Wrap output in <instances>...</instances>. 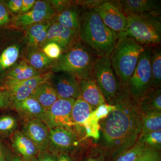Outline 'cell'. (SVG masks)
I'll list each match as a JSON object with an SVG mask.
<instances>
[{"label":"cell","mask_w":161,"mask_h":161,"mask_svg":"<svg viewBox=\"0 0 161 161\" xmlns=\"http://www.w3.org/2000/svg\"><path fill=\"white\" fill-rule=\"evenodd\" d=\"M107 117L99 121V137L95 141L108 161L133 147L142 131L139 102L127 92Z\"/></svg>","instance_id":"cell-1"},{"label":"cell","mask_w":161,"mask_h":161,"mask_svg":"<svg viewBox=\"0 0 161 161\" xmlns=\"http://www.w3.org/2000/svg\"><path fill=\"white\" fill-rule=\"evenodd\" d=\"M80 41L98 57L109 58L119 35L106 26L93 9L82 10L80 15Z\"/></svg>","instance_id":"cell-2"},{"label":"cell","mask_w":161,"mask_h":161,"mask_svg":"<svg viewBox=\"0 0 161 161\" xmlns=\"http://www.w3.org/2000/svg\"><path fill=\"white\" fill-rule=\"evenodd\" d=\"M145 47L130 37L119 36L110 56L115 75L126 92L129 80L134 71Z\"/></svg>","instance_id":"cell-3"},{"label":"cell","mask_w":161,"mask_h":161,"mask_svg":"<svg viewBox=\"0 0 161 161\" xmlns=\"http://www.w3.org/2000/svg\"><path fill=\"white\" fill-rule=\"evenodd\" d=\"M98 57L80 41L71 49L62 53L51 67L53 73L65 72L81 80L92 75Z\"/></svg>","instance_id":"cell-4"},{"label":"cell","mask_w":161,"mask_h":161,"mask_svg":"<svg viewBox=\"0 0 161 161\" xmlns=\"http://www.w3.org/2000/svg\"><path fill=\"white\" fill-rule=\"evenodd\" d=\"M126 31L119 36L132 38L144 47H153L161 43V17L151 15L128 16Z\"/></svg>","instance_id":"cell-5"},{"label":"cell","mask_w":161,"mask_h":161,"mask_svg":"<svg viewBox=\"0 0 161 161\" xmlns=\"http://www.w3.org/2000/svg\"><path fill=\"white\" fill-rule=\"evenodd\" d=\"M91 76L98 85L106 103L108 104H117L128 92L124 89L115 75L110 57H98Z\"/></svg>","instance_id":"cell-6"},{"label":"cell","mask_w":161,"mask_h":161,"mask_svg":"<svg viewBox=\"0 0 161 161\" xmlns=\"http://www.w3.org/2000/svg\"><path fill=\"white\" fill-rule=\"evenodd\" d=\"M93 140L80 138L75 132L64 128H52L49 129L47 151L57 156L64 154L73 156L82 152Z\"/></svg>","instance_id":"cell-7"},{"label":"cell","mask_w":161,"mask_h":161,"mask_svg":"<svg viewBox=\"0 0 161 161\" xmlns=\"http://www.w3.org/2000/svg\"><path fill=\"white\" fill-rule=\"evenodd\" d=\"M152 47H145L140 56L138 63L129 80V94L139 101L151 88L152 80L150 57Z\"/></svg>","instance_id":"cell-8"},{"label":"cell","mask_w":161,"mask_h":161,"mask_svg":"<svg viewBox=\"0 0 161 161\" xmlns=\"http://www.w3.org/2000/svg\"><path fill=\"white\" fill-rule=\"evenodd\" d=\"M75 100L74 98L58 99L47 110L45 123L49 129L59 127L75 132L71 112Z\"/></svg>","instance_id":"cell-9"},{"label":"cell","mask_w":161,"mask_h":161,"mask_svg":"<svg viewBox=\"0 0 161 161\" xmlns=\"http://www.w3.org/2000/svg\"><path fill=\"white\" fill-rule=\"evenodd\" d=\"M93 9L106 26L119 35L126 31L128 18L122 10L118 1L103 0L100 5Z\"/></svg>","instance_id":"cell-10"},{"label":"cell","mask_w":161,"mask_h":161,"mask_svg":"<svg viewBox=\"0 0 161 161\" xmlns=\"http://www.w3.org/2000/svg\"><path fill=\"white\" fill-rule=\"evenodd\" d=\"M49 81L58 99L79 98L80 80L74 75L65 72L53 73Z\"/></svg>","instance_id":"cell-11"},{"label":"cell","mask_w":161,"mask_h":161,"mask_svg":"<svg viewBox=\"0 0 161 161\" xmlns=\"http://www.w3.org/2000/svg\"><path fill=\"white\" fill-rule=\"evenodd\" d=\"M80 41L78 32L52 21L43 46L53 42L58 44L64 53L71 49Z\"/></svg>","instance_id":"cell-12"},{"label":"cell","mask_w":161,"mask_h":161,"mask_svg":"<svg viewBox=\"0 0 161 161\" xmlns=\"http://www.w3.org/2000/svg\"><path fill=\"white\" fill-rule=\"evenodd\" d=\"M53 74L52 71L47 72L28 80L4 86L3 88L10 92L11 105L15 103L24 100L31 96L40 85L49 81Z\"/></svg>","instance_id":"cell-13"},{"label":"cell","mask_w":161,"mask_h":161,"mask_svg":"<svg viewBox=\"0 0 161 161\" xmlns=\"http://www.w3.org/2000/svg\"><path fill=\"white\" fill-rule=\"evenodd\" d=\"M22 131L37 147L40 153L47 151L49 129L41 119H31L24 120Z\"/></svg>","instance_id":"cell-14"},{"label":"cell","mask_w":161,"mask_h":161,"mask_svg":"<svg viewBox=\"0 0 161 161\" xmlns=\"http://www.w3.org/2000/svg\"><path fill=\"white\" fill-rule=\"evenodd\" d=\"M55 14L54 9L49 2L38 1L30 11L18 16L14 23L19 27H27L36 23L48 21Z\"/></svg>","instance_id":"cell-15"},{"label":"cell","mask_w":161,"mask_h":161,"mask_svg":"<svg viewBox=\"0 0 161 161\" xmlns=\"http://www.w3.org/2000/svg\"><path fill=\"white\" fill-rule=\"evenodd\" d=\"M118 2L126 16L144 15L161 16V1L119 0Z\"/></svg>","instance_id":"cell-16"},{"label":"cell","mask_w":161,"mask_h":161,"mask_svg":"<svg viewBox=\"0 0 161 161\" xmlns=\"http://www.w3.org/2000/svg\"><path fill=\"white\" fill-rule=\"evenodd\" d=\"M11 142L15 152L26 161H35L40 153L31 140L20 130H17L11 136Z\"/></svg>","instance_id":"cell-17"},{"label":"cell","mask_w":161,"mask_h":161,"mask_svg":"<svg viewBox=\"0 0 161 161\" xmlns=\"http://www.w3.org/2000/svg\"><path fill=\"white\" fill-rule=\"evenodd\" d=\"M11 106L23 120L38 119L46 121L47 110L31 96L12 104Z\"/></svg>","instance_id":"cell-18"},{"label":"cell","mask_w":161,"mask_h":161,"mask_svg":"<svg viewBox=\"0 0 161 161\" xmlns=\"http://www.w3.org/2000/svg\"><path fill=\"white\" fill-rule=\"evenodd\" d=\"M43 74L34 68L26 60H22L15 64L6 72L4 86L28 80Z\"/></svg>","instance_id":"cell-19"},{"label":"cell","mask_w":161,"mask_h":161,"mask_svg":"<svg viewBox=\"0 0 161 161\" xmlns=\"http://www.w3.org/2000/svg\"><path fill=\"white\" fill-rule=\"evenodd\" d=\"M79 98L91 105L95 109L101 105L106 103L98 85L92 76L80 80Z\"/></svg>","instance_id":"cell-20"},{"label":"cell","mask_w":161,"mask_h":161,"mask_svg":"<svg viewBox=\"0 0 161 161\" xmlns=\"http://www.w3.org/2000/svg\"><path fill=\"white\" fill-rule=\"evenodd\" d=\"M95 109L80 98L76 99L72 108L71 118L74 124V132L80 138L86 139L82 134L81 127Z\"/></svg>","instance_id":"cell-21"},{"label":"cell","mask_w":161,"mask_h":161,"mask_svg":"<svg viewBox=\"0 0 161 161\" xmlns=\"http://www.w3.org/2000/svg\"><path fill=\"white\" fill-rule=\"evenodd\" d=\"M80 11L76 4L66 7L55 14L52 21L57 22L62 26L79 31Z\"/></svg>","instance_id":"cell-22"},{"label":"cell","mask_w":161,"mask_h":161,"mask_svg":"<svg viewBox=\"0 0 161 161\" xmlns=\"http://www.w3.org/2000/svg\"><path fill=\"white\" fill-rule=\"evenodd\" d=\"M51 23V21L48 20L33 24L27 27L26 37L30 46L39 47L43 46Z\"/></svg>","instance_id":"cell-23"},{"label":"cell","mask_w":161,"mask_h":161,"mask_svg":"<svg viewBox=\"0 0 161 161\" xmlns=\"http://www.w3.org/2000/svg\"><path fill=\"white\" fill-rule=\"evenodd\" d=\"M31 96L37 101L46 110L58 99L57 93L49 80L40 85Z\"/></svg>","instance_id":"cell-24"},{"label":"cell","mask_w":161,"mask_h":161,"mask_svg":"<svg viewBox=\"0 0 161 161\" xmlns=\"http://www.w3.org/2000/svg\"><path fill=\"white\" fill-rule=\"evenodd\" d=\"M25 58L27 63L40 71L52 67L55 60L48 58L40 47L31 46L26 52Z\"/></svg>","instance_id":"cell-25"},{"label":"cell","mask_w":161,"mask_h":161,"mask_svg":"<svg viewBox=\"0 0 161 161\" xmlns=\"http://www.w3.org/2000/svg\"><path fill=\"white\" fill-rule=\"evenodd\" d=\"M139 102L142 113L161 112V87L150 89Z\"/></svg>","instance_id":"cell-26"},{"label":"cell","mask_w":161,"mask_h":161,"mask_svg":"<svg viewBox=\"0 0 161 161\" xmlns=\"http://www.w3.org/2000/svg\"><path fill=\"white\" fill-rule=\"evenodd\" d=\"M152 88L161 87V45L153 47L150 57Z\"/></svg>","instance_id":"cell-27"},{"label":"cell","mask_w":161,"mask_h":161,"mask_svg":"<svg viewBox=\"0 0 161 161\" xmlns=\"http://www.w3.org/2000/svg\"><path fill=\"white\" fill-rule=\"evenodd\" d=\"M141 133L161 130V112L142 113Z\"/></svg>","instance_id":"cell-28"},{"label":"cell","mask_w":161,"mask_h":161,"mask_svg":"<svg viewBox=\"0 0 161 161\" xmlns=\"http://www.w3.org/2000/svg\"><path fill=\"white\" fill-rule=\"evenodd\" d=\"M19 47L15 45L6 47L0 55V73L14 66L19 56Z\"/></svg>","instance_id":"cell-29"},{"label":"cell","mask_w":161,"mask_h":161,"mask_svg":"<svg viewBox=\"0 0 161 161\" xmlns=\"http://www.w3.org/2000/svg\"><path fill=\"white\" fill-rule=\"evenodd\" d=\"M138 141L147 148L161 151V130L141 133Z\"/></svg>","instance_id":"cell-30"},{"label":"cell","mask_w":161,"mask_h":161,"mask_svg":"<svg viewBox=\"0 0 161 161\" xmlns=\"http://www.w3.org/2000/svg\"><path fill=\"white\" fill-rule=\"evenodd\" d=\"M18 123L14 116L10 115L0 116V136H11L17 130Z\"/></svg>","instance_id":"cell-31"},{"label":"cell","mask_w":161,"mask_h":161,"mask_svg":"<svg viewBox=\"0 0 161 161\" xmlns=\"http://www.w3.org/2000/svg\"><path fill=\"white\" fill-rule=\"evenodd\" d=\"M147 148L137 140L133 147L121 153L112 161H136Z\"/></svg>","instance_id":"cell-32"},{"label":"cell","mask_w":161,"mask_h":161,"mask_svg":"<svg viewBox=\"0 0 161 161\" xmlns=\"http://www.w3.org/2000/svg\"><path fill=\"white\" fill-rule=\"evenodd\" d=\"M80 161H108L103 151L97 147L93 140L82 152Z\"/></svg>","instance_id":"cell-33"},{"label":"cell","mask_w":161,"mask_h":161,"mask_svg":"<svg viewBox=\"0 0 161 161\" xmlns=\"http://www.w3.org/2000/svg\"><path fill=\"white\" fill-rule=\"evenodd\" d=\"M41 49L48 58L53 60L58 59L62 53L60 47L57 43L53 42L47 43Z\"/></svg>","instance_id":"cell-34"},{"label":"cell","mask_w":161,"mask_h":161,"mask_svg":"<svg viewBox=\"0 0 161 161\" xmlns=\"http://www.w3.org/2000/svg\"><path fill=\"white\" fill-rule=\"evenodd\" d=\"M115 105H112L107 103L103 104L97 107L92 112V114L99 121L107 117L112 111L115 109Z\"/></svg>","instance_id":"cell-35"},{"label":"cell","mask_w":161,"mask_h":161,"mask_svg":"<svg viewBox=\"0 0 161 161\" xmlns=\"http://www.w3.org/2000/svg\"><path fill=\"white\" fill-rule=\"evenodd\" d=\"M161 161V151L147 148L136 161Z\"/></svg>","instance_id":"cell-36"},{"label":"cell","mask_w":161,"mask_h":161,"mask_svg":"<svg viewBox=\"0 0 161 161\" xmlns=\"http://www.w3.org/2000/svg\"><path fill=\"white\" fill-rule=\"evenodd\" d=\"M11 107L10 92L4 88H0V109H7Z\"/></svg>","instance_id":"cell-37"},{"label":"cell","mask_w":161,"mask_h":161,"mask_svg":"<svg viewBox=\"0 0 161 161\" xmlns=\"http://www.w3.org/2000/svg\"><path fill=\"white\" fill-rule=\"evenodd\" d=\"M10 21L9 10L6 5L0 1V27L6 26Z\"/></svg>","instance_id":"cell-38"},{"label":"cell","mask_w":161,"mask_h":161,"mask_svg":"<svg viewBox=\"0 0 161 161\" xmlns=\"http://www.w3.org/2000/svg\"><path fill=\"white\" fill-rule=\"evenodd\" d=\"M103 0H87V1H75L77 6L82 7L83 10L95 9L102 2Z\"/></svg>","instance_id":"cell-39"},{"label":"cell","mask_w":161,"mask_h":161,"mask_svg":"<svg viewBox=\"0 0 161 161\" xmlns=\"http://www.w3.org/2000/svg\"><path fill=\"white\" fill-rule=\"evenodd\" d=\"M23 0H9L7 1L6 6L9 11L12 13L20 12L22 8Z\"/></svg>","instance_id":"cell-40"},{"label":"cell","mask_w":161,"mask_h":161,"mask_svg":"<svg viewBox=\"0 0 161 161\" xmlns=\"http://www.w3.org/2000/svg\"><path fill=\"white\" fill-rule=\"evenodd\" d=\"M35 161H57V156L46 151L40 153Z\"/></svg>","instance_id":"cell-41"},{"label":"cell","mask_w":161,"mask_h":161,"mask_svg":"<svg viewBox=\"0 0 161 161\" xmlns=\"http://www.w3.org/2000/svg\"><path fill=\"white\" fill-rule=\"evenodd\" d=\"M36 2L35 0H23L22 8L20 12L21 14L30 11L34 6Z\"/></svg>","instance_id":"cell-42"},{"label":"cell","mask_w":161,"mask_h":161,"mask_svg":"<svg viewBox=\"0 0 161 161\" xmlns=\"http://www.w3.org/2000/svg\"><path fill=\"white\" fill-rule=\"evenodd\" d=\"M10 158L4 144L0 140V161H9Z\"/></svg>","instance_id":"cell-43"},{"label":"cell","mask_w":161,"mask_h":161,"mask_svg":"<svg viewBox=\"0 0 161 161\" xmlns=\"http://www.w3.org/2000/svg\"><path fill=\"white\" fill-rule=\"evenodd\" d=\"M57 161H75V160L72 156L62 154L57 156Z\"/></svg>","instance_id":"cell-44"},{"label":"cell","mask_w":161,"mask_h":161,"mask_svg":"<svg viewBox=\"0 0 161 161\" xmlns=\"http://www.w3.org/2000/svg\"><path fill=\"white\" fill-rule=\"evenodd\" d=\"M9 161H26L23 159L17 156H14V157L11 158Z\"/></svg>","instance_id":"cell-45"}]
</instances>
